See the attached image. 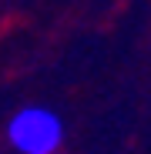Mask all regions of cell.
Listing matches in <instances>:
<instances>
[{
    "label": "cell",
    "instance_id": "6da1fadb",
    "mask_svg": "<svg viewBox=\"0 0 151 154\" xmlns=\"http://www.w3.org/2000/svg\"><path fill=\"white\" fill-rule=\"evenodd\" d=\"M7 144L17 154H57L64 147V117L44 104H27L7 121Z\"/></svg>",
    "mask_w": 151,
    "mask_h": 154
}]
</instances>
